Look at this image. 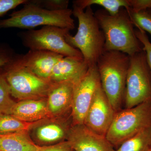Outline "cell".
Wrapping results in <instances>:
<instances>
[{
    "label": "cell",
    "instance_id": "9c48e42d",
    "mask_svg": "<svg viewBox=\"0 0 151 151\" xmlns=\"http://www.w3.org/2000/svg\"><path fill=\"white\" fill-rule=\"evenodd\" d=\"M100 85L96 65L89 67L85 75L76 83L71 106L73 125L84 124L95 93Z\"/></svg>",
    "mask_w": 151,
    "mask_h": 151
},
{
    "label": "cell",
    "instance_id": "484cf974",
    "mask_svg": "<svg viewBox=\"0 0 151 151\" xmlns=\"http://www.w3.org/2000/svg\"><path fill=\"white\" fill-rule=\"evenodd\" d=\"M16 56L9 49L0 45V69H4Z\"/></svg>",
    "mask_w": 151,
    "mask_h": 151
},
{
    "label": "cell",
    "instance_id": "30bf717a",
    "mask_svg": "<svg viewBox=\"0 0 151 151\" xmlns=\"http://www.w3.org/2000/svg\"><path fill=\"white\" fill-rule=\"evenodd\" d=\"M115 113L101 84L96 91L84 124L95 134L105 137Z\"/></svg>",
    "mask_w": 151,
    "mask_h": 151
},
{
    "label": "cell",
    "instance_id": "ffe728a7",
    "mask_svg": "<svg viewBox=\"0 0 151 151\" xmlns=\"http://www.w3.org/2000/svg\"><path fill=\"white\" fill-rule=\"evenodd\" d=\"M38 122H25L12 115H2L0 117V134L28 132Z\"/></svg>",
    "mask_w": 151,
    "mask_h": 151
},
{
    "label": "cell",
    "instance_id": "3957f363",
    "mask_svg": "<svg viewBox=\"0 0 151 151\" xmlns=\"http://www.w3.org/2000/svg\"><path fill=\"white\" fill-rule=\"evenodd\" d=\"M130 56L118 51H104L97 63L101 86L117 112L125 96Z\"/></svg>",
    "mask_w": 151,
    "mask_h": 151
},
{
    "label": "cell",
    "instance_id": "9a60e30c",
    "mask_svg": "<svg viewBox=\"0 0 151 151\" xmlns=\"http://www.w3.org/2000/svg\"><path fill=\"white\" fill-rule=\"evenodd\" d=\"M10 115L29 123L39 122L50 116L47 100L42 98L20 100L14 105Z\"/></svg>",
    "mask_w": 151,
    "mask_h": 151
},
{
    "label": "cell",
    "instance_id": "ac0fdd59",
    "mask_svg": "<svg viewBox=\"0 0 151 151\" xmlns=\"http://www.w3.org/2000/svg\"><path fill=\"white\" fill-rule=\"evenodd\" d=\"M114 151H151V126L125 141Z\"/></svg>",
    "mask_w": 151,
    "mask_h": 151
},
{
    "label": "cell",
    "instance_id": "cb8c5ba5",
    "mask_svg": "<svg viewBox=\"0 0 151 151\" xmlns=\"http://www.w3.org/2000/svg\"><path fill=\"white\" fill-rule=\"evenodd\" d=\"M136 36L143 47V50L145 52L146 58L151 73V42L146 32L139 29L135 30Z\"/></svg>",
    "mask_w": 151,
    "mask_h": 151
},
{
    "label": "cell",
    "instance_id": "4316f807",
    "mask_svg": "<svg viewBox=\"0 0 151 151\" xmlns=\"http://www.w3.org/2000/svg\"><path fill=\"white\" fill-rule=\"evenodd\" d=\"M129 10L134 12L147 11L151 9V0H129Z\"/></svg>",
    "mask_w": 151,
    "mask_h": 151
},
{
    "label": "cell",
    "instance_id": "44dd1931",
    "mask_svg": "<svg viewBox=\"0 0 151 151\" xmlns=\"http://www.w3.org/2000/svg\"><path fill=\"white\" fill-rule=\"evenodd\" d=\"M10 88L4 73L0 74V114L10 115L15 102L11 98Z\"/></svg>",
    "mask_w": 151,
    "mask_h": 151
},
{
    "label": "cell",
    "instance_id": "f1b7e54d",
    "mask_svg": "<svg viewBox=\"0 0 151 151\" xmlns=\"http://www.w3.org/2000/svg\"><path fill=\"white\" fill-rule=\"evenodd\" d=\"M148 12L151 14V9L149 10Z\"/></svg>",
    "mask_w": 151,
    "mask_h": 151
},
{
    "label": "cell",
    "instance_id": "d6986e66",
    "mask_svg": "<svg viewBox=\"0 0 151 151\" xmlns=\"http://www.w3.org/2000/svg\"><path fill=\"white\" fill-rule=\"evenodd\" d=\"M73 3L83 10L93 5L101 6L113 16L119 13L122 8L127 10L130 8L129 0H76L73 1Z\"/></svg>",
    "mask_w": 151,
    "mask_h": 151
},
{
    "label": "cell",
    "instance_id": "277c9868",
    "mask_svg": "<svg viewBox=\"0 0 151 151\" xmlns=\"http://www.w3.org/2000/svg\"><path fill=\"white\" fill-rule=\"evenodd\" d=\"M72 14V9L50 11L28 1L22 8L11 14L8 18L0 20V29L30 30L40 26H51L71 30L75 27Z\"/></svg>",
    "mask_w": 151,
    "mask_h": 151
},
{
    "label": "cell",
    "instance_id": "603a6c76",
    "mask_svg": "<svg viewBox=\"0 0 151 151\" xmlns=\"http://www.w3.org/2000/svg\"><path fill=\"white\" fill-rule=\"evenodd\" d=\"M40 7L50 11H59L68 9V0H32L29 1Z\"/></svg>",
    "mask_w": 151,
    "mask_h": 151
},
{
    "label": "cell",
    "instance_id": "7402d4cb",
    "mask_svg": "<svg viewBox=\"0 0 151 151\" xmlns=\"http://www.w3.org/2000/svg\"><path fill=\"white\" fill-rule=\"evenodd\" d=\"M134 26L151 35V14L148 11L134 12L127 10Z\"/></svg>",
    "mask_w": 151,
    "mask_h": 151
},
{
    "label": "cell",
    "instance_id": "e0dca14e",
    "mask_svg": "<svg viewBox=\"0 0 151 151\" xmlns=\"http://www.w3.org/2000/svg\"><path fill=\"white\" fill-rule=\"evenodd\" d=\"M37 124L35 125L34 135L36 140L40 144L50 145L60 143L65 137H67L68 131L58 122H47L37 126Z\"/></svg>",
    "mask_w": 151,
    "mask_h": 151
},
{
    "label": "cell",
    "instance_id": "83f0119b",
    "mask_svg": "<svg viewBox=\"0 0 151 151\" xmlns=\"http://www.w3.org/2000/svg\"><path fill=\"white\" fill-rule=\"evenodd\" d=\"M40 151H73L68 141L50 146H43Z\"/></svg>",
    "mask_w": 151,
    "mask_h": 151
},
{
    "label": "cell",
    "instance_id": "7c38bea8",
    "mask_svg": "<svg viewBox=\"0 0 151 151\" xmlns=\"http://www.w3.org/2000/svg\"><path fill=\"white\" fill-rule=\"evenodd\" d=\"M64 57L45 50H30L23 55H18L17 60L23 66L38 77L49 81L54 65Z\"/></svg>",
    "mask_w": 151,
    "mask_h": 151
},
{
    "label": "cell",
    "instance_id": "8992f818",
    "mask_svg": "<svg viewBox=\"0 0 151 151\" xmlns=\"http://www.w3.org/2000/svg\"><path fill=\"white\" fill-rule=\"evenodd\" d=\"M17 56L4 68L11 95L20 100L47 97L53 84L38 77L21 65Z\"/></svg>",
    "mask_w": 151,
    "mask_h": 151
},
{
    "label": "cell",
    "instance_id": "f546056e",
    "mask_svg": "<svg viewBox=\"0 0 151 151\" xmlns=\"http://www.w3.org/2000/svg\"><path fill=\"white\" fill-rule=\"evenodd\" d=\"M1 114H0V117H1Z\"/></svg>",
    "mask_w": 151,
    "mask_h": 151
},
{
    "label": "cell",
    "instance_id": "5b68a950",
    "mask_svg": "<svg viewBox=\"0 0 151 151\" xmlns=\"http://www.w3.org/2000/svg\"><path fill=\"white\" fill-rule=\"evenodd\" d=\"M151 126V101L116 113L105 137L118 146Z\"/></svg>",
    "mask_w": 151,
    "mask_h": 151
},
{
    "label": "cell",
    "instance_id": "8fae6325",
    "mask_svg": "<svg viewBox=\"0 0 151 151\" xmlns=\"http://www.w3.org/2000/svg\"><path fill=\"white\" fill-rule=\"evenodd\" d=\"M68 142L74 151H114L105 137L95 134L83 124L73 125L68 131Z\"/></svg>",
    "mask_w": 151,
    "mask_h": 151
},
{
    "label": "cell",
    "instance_id": "4fadbf2b",
    "mask_svg": "<svg viewBox=\"0 0 151 151\" xmlns=\"http://www.w3.org/2000/svg\"><path fill=\"white\" fill-rule=\"evenodd\" d=\"M88 68L83 58L63 57L52 68L50 82L57 83L70 81L76 83L85 75Z\"/></svg>",
    "mask_w": 151,
    "mask_h": 151
},
{
    "label": "cell",
    "instance_id": "ba28073f",
    "mask_svg": "<svg viewBox=\"0 0 151 151\" xmlns=\"http://www.w3.org/2000/svg\"><path fill=\"white\" fill-rule=\"evenodd\" d=\"M70 30L46 26L40 29L29 30L21 35L23 44L30 50H45L63 56L83 58L81 52L69 45L65 36Z\"/></svg>",
    "mask_w": 151,
    "mask_h": 151
},
{
    "label": "cell",
    "instance_id": "d4e9b609",
    "mask_svg": "<svg viewBox=\"0 0 151 151\" xmlns=\"http://www.w3.org/2000/svg\"><path fill=\"white\" fill-rule=\"evenodd\" d=\"M27 2V0H0V17L20 5H24Z\"/></svg>",
    "mask_w": 151,
    "mask_h": 151
},
{
    "label": "cell",
    "instance_id": "52a82bcc",
    "mask_svg": "<svg viewBox=\"0 0 151 151\" xmlns=\"http://www.w3.org/2000/svg\"><path fill=\"white\" fill-rule=\"evenodd\" d=\"M125 98L127 109L151 101V73L143 50L130 56Z\"/></svg>",
    "mask_w": 151,
    "mask_h": 151
},
{
    "label": "cell",
    "instance_id": "6da1fadb",
    "mask_svg": "<svg viewBox=\"0 0 151 151\" xmlns=\"http://www.w3.org/2000/svg\"><path fill=\"white\" fill-rule=\"evenodd\" d=\"M94 16L105 36V51H120L131 56L143 50L126 9L114 16L105 9L98 10Z\"/></svg>",
    "mask_w": 151,
    "mask_h": 151
},
{
    "label": "cell",
    "instance_id": "5bb4252c",
    "mask_svg": "<svg viewBox=\"0 0 151 151\" xmlns=\"http://www.w3.org/2000/svg\"><path fill=\"white\" fill-rule=\"evenodd\" d=\"M76 83L70 81L52 83L47 99L50 116L60 115L71 107Z\"/></svg>",
    "mask_w": 151,
    "mask_h": 151
},
{
    "label": "cell",
    "instance_id": "7a4b0ae2",
    "mask_svg": "<svg viewBox=\"0 0 151 151\" xmlns=\"http://www.w3.org/2000/svg\"><path fill=\"white\" fill-rule=\"evenodd\" d=\"M73 14L78 19V30L74 36H65L69 45L81 52L84 61L89 67L96 65L105 51V37L91 6L85 10L73 4Z\"/></svg>",
    "mask_w": 151,
    "mask_h": 151
},
{
    "label": "cell",
    "instance_id": "2e32d148",
    "mask_svg": "<svg viewBox=\"0 0 151 151\" xmlns=\"http://www.w3.org/2000/svg\"><path fill=\"white\" fill-rule=\"evenodd\" d=\"M42 147L31 139L28 132L0 134V151H40Z\"/></svg>",
    "mask_w": 151,
    "mask_h": 151
}]
</instances>
